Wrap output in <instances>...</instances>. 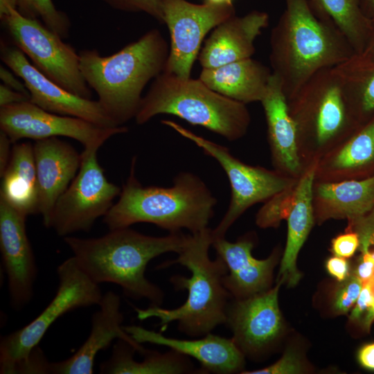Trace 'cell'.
<instances>
[{
  "label": "cell",
  "mask_w": 374,
  "mask_h": 374,
  "mask_svg": "<svg viewBox=\"0 0 374 374\" xmlns=\"http://www.w3.org/2000/svg\"><path fill=\"white\" fill-rule=\"evenodd\" d=\"M285 1L271 32L269 61L289 100L316 73L355 53L335 24L319 15L308 0Z\"/></svg>",
  "instance_id": "obj_1"
},
{
  "label": "cell",
  "mask_w": 374,
  "mask_h": 374,
  "mask_svg": "<svg viewBox=\"0 0 374 374\" xmlns=\"http://www.w3.org/2000/svg\"><path fill=\"white\" fill-rule=\"evenodd\" d=\"M187 235L180 231L166 236L142 234L129 227L109 230L101 237H64L79 266L96 283L119 285L128 296L146 299L160 305L161 289L148 280L145 271L148 262L167 252L178 253Z\"/></svg>",
  "instance_id": "obj_2"
},
{
  "label": "cell",
  "mask_w": 374,
  "mask_h": 374,
  "mask_svg": "<svg viewBox=\"0 0 374 374\" xmlns=\"http://www.w3.org/2000/svg\"><path fill=\"white\" fill-rule=\"evenodd\" d=\"M170 48L157 29H152L116 53L102 56L96 49L79 52L80 67L98 101L118 126L133 118L148 82L163 72Z\"/></svg>",
  "instance_id": "obj_3"
},
{
  "label": "cell",
  "mask_w": 374,
  "mask_h": 374,
  "mask_svg": "<svg viewBox=\"0 0 374 374\" xmlns=\"http://www.w3.org/2000/svg\"><path fill=\"white\" fill-rule=\"evenodd\" d=\"M136 158L118 200L104 216L109 230L139 222L152 223L171 232L186 229L191 233L208 228L217 199L196 175L181 172L170 187L144 186L135 176Z\"/></svg>",
  "instance_id": "obj_4"
},
{
  "label": "cell",
  "mask_w": 374,
  "mask_h": 374,
  "mask_svg": "<svg viewBox=\"0 0 374 374\" xmlns=\"http://www.w3.org/2000/svg\"><path fill=\"white\" fill-rule=\"evenodd\" d=\"M212 242V230L209 228L187 235L177 258L167 262V265L178 263L190 272L189 278L175 276L171 278L175 288L188 291L186 302L170 310L157 305L147 309L136 308L140 320L158 318L163 330L170 323L177 321L179 330L193 337L206 335L217 326L226 323L230 294L224 285L223 278L228 269L220 256L215 260L210 258Z\"/></svg>",
  "instance_id": "obj_5"
},
{
  "label": "cell",
  "mask_w": 374,
  "mask_h": 374,
  "mask_svg": "<svg viewBox=\"0 0 374 374\" xmlns=\"http://www.w3.org/2000/svg\"><path fill=\"white\" fill-rule=\"evenodd\" d=\"M159 114L176 116L229 141L242 137L250 121L245 104L213 91L199 79H182L163 71L142 98L134 118L143 125Z\"/></svg>",
  "instance_id": "obj_6"
},
{
  "label": "cell",
  "mask_w": 374,
  "mask_h": 374,
  "mask_svg": "<svg viewBox=\"0 0 374 374\" xmlns=\"http://www.w3.org/2000/svg\"><path fill=\"white\" fill-rule=\"evenodd\" d=\"M57 292L45 309L28 324L1 339V373L15 374L58 318L77 308L99 304L103 294L99 284L84 271L73 256L57 267Z\"/></svg>",
  "instance_id": "obj_7"
},
{
  "label": "cell",
  "mask_w": 374,
  "mask_h": 374,
  "mask_svg": "<svg viewBox=\"0 0 374 374\" xmlns=\"http://www.w3.org/2000/svg\"><path fill=\"white\" fill-rule=\"evenodd\" d=\"M12 44L41 73L68 91L91 99V88L80 67L79 53L38 19L11 9L0 17Z\"/></svg>",
  "instance_id": "obj_8"
},
{
  "label": "cell",
  "mask_w": 374,
  "mask_h": 374,
  "mask_svg": "<svg viewBox=\"0 0 374 374\" xmlns=\"http://www.w3.org/2000/svg\"><path fill=\"white\" fill-rule=\"evenodd\" d=\"M98 148H84L78 174L57 201L48 228L62 237L88 231L105 216L121 188L109 182L97 159Z\"/></svg>",
  "instance_id": "obj_9"
},
{
  "label": "cell",
  "mask_w": 374,
  "mask_h": 374,
  "mask_svg": "<svg viewBox=\"0 0 374 374\" xmlns=\"http://www.w3.org/2000/svg\"><path fill=\"white\" fill-rule=\"evenodd\" d=\"M161 123L193 142L204 153L215 159L226 172L231 185V199L224 217L212 230L213 238H225L229 229L251 206L286 190L288 182L276 174L260 167L247 165L233 157L222 145L197 135L172 121Z\"/></svg>",
  "instance_id": "obj_10"
},
{
  "label": "cell",
  "mask_w": 374,
  "mask_h": 374,
  "mask_svg": "<svg viewBox=\"0 0 374 374\" xmlns=\"http://www.w3.org/2000/svg\"><path fill=\"white\" fill-rule=\"evenodd\" d=\"M288 102L298 137L310 134L319 145L344 132L354 116L332 67L316 73Z\"/></svg>",
  "instance_id": "obj_11"
},
{
  "label": "cell",
  "mask_w": 374,
  "mask_h": 374,
  "mask_svg": "<svg viewBox=\"0 0 374 374\" xmlns=\"http://www.w3.org/2000/svg\"><path fill=\"white\" fill-rule=\"evenodd\" d=\"M163 24L170 35V47L163 72L189 78L195 60L206 34L235 15L233 6L186 0H161Z\"/></svg>",
  "instance_id": "obj_12"
},
{
  "label": "cell",
  "mask_w": 374,
  "mask_h": 374,
  "mask_svg": "<svg viewBox=\"0 0 374 374\" xmlns=\"http://www.w3.org/2000/svg\"><path fill=\"white\" fill-rule=\"evenodd\" d=\"M0 127L11 142L66 136L84 148H98L110 137L127 132L125 126L104 127L77 117L47 112L30 100L0 107Z\"/></svg>",
  "instance_id": "obj_13"
},
{
  "label": "cell",
  "mask_w": 374,
  "mask_h": 374,
  "mask_svg": "<svg viewBox=\"0 0 374 374\" xmlns=\"http://www.w3.org/2000/svg\"><path fill=\"white\" fill-rule=\"evenodd\" d=\"M0 57L7 67L23 80L33 104L47 112L77 117L101 127H119L98 100L80 97L50 80L15 46L1 40Z\"/></svg>",
  "instance_id": "obj_14"
},
{
  "label": "cell",
  "mask_w": 374,
  "mask_h": 374,
  "mask_svg": "<svg viewBox=\"0 0 374 374\" xmlns=\"http://www.w3.org/2000/svg\"><path fill=\"white\" fill-rule=\"evenodd\" d=\"M26 217L0 199V251L10 303L17 310L33 298L37 268L26 229Z\"/></svg>",
  "instance_id": "obj_15"
},
{
  "label": "cell",
  "mask_w": 374,
  "mask_h": 374,
  "mask_svg": "<svg viewBox=\"0 0 374 374\" xmlns=\"http://www.w3.org/2000/svg\"><path fill=\"white\" fill-rule=\"evenodd\" d=\"M279 281L273 289L228 306L226 322L233 332L239 349L256 352L273 342L280 335L282 317L278 308Z\"/></svg>",
  "instance_id": "obj_16"
},
{
  "label": "cell",
  "mask_w": 374,
  "mask_h": 374,
  "mask_svg": "<svg viewBox=\"0 0 374 374\" xmlns=\"http://www.w3.org/2000/svg\"><path fill=\"white\" fill-rule=\"evenodd\" d=\"M98 305L99 309L92 316L91 332L86 341L68 359L52 362L51 374L93 373L96 355L115 339L126 341L140 353L146 350L122 326L123 315L117 294L112 291L103 294Z\"/></svg>",
  "instance_id": "obj_17"
},
{
  "label": "cell",
  "mask_w": 374,
  "mask_h": 374,
  "mask_svg": "<svg viewBox=\"0 0 374 374\" xmlns=\"http://www.w3.org/2000/svg\"><path fill=\"white\" fill-rule=\"evenodd\" d=\"M33 150L39 190V213L48 228L57 201L80 168L81 154L57 137L36 141Z\"/></svg>",
  "instance_id": "obj_18"
},
{
  "label": "cell",
  "mask_w": 374,
  "mask_h": 374,
  "mask_svg": "<svg viewBox=\"0 0 374 374\" xmlns=\"http://www.w3.org/2000/svg\"><path fill=\"white\" fill-rule=\"evenodd\" d=\"M268 24L267 13L253 10L243 17L234 15L217 25L198 55L202 69L251 57L255 40Z\"/></svg>",
  "instance_id": "obj_19"
},
{
  "label": "cell",
  "mask_w": 374,
  "mask_h": 374,
  "mask_svg": "<svg viewBox=\"0 0 374 374\" xmlns=\"http://www.w3.org/2000/svg\"><path fill=\"white\" fill-rule=\"evenodd\" d=\"M139 344L150 343L170 348L197 360L207 371L226 374L236 372L244 364V357L233 339L207 334L197 339H178L136 326H123Z\"/></svg>",
  "instance_id": "obj_20"
},
{
  "label": "cell",
  "mask_w": 374,
  "mask_h": 374,
  "mask_svg": "<svg viewBox=\"0 0 374 374\" xmlns=\"http://www.w3.org/2000/svg\"><path fill=\"white\" fill-rule=\"evenodd\" d=\"M212 247L225 262L228 271L223 283L230 295L237 299L263 292L269 283L276 257L266 259L253 257V243L248 239L231 242L225 238H213Z\"/></svg>",
  "instance_id": "obj_21"
},
{
  "label": "cell",
  "mask_w": 374,
  "mask_h": 374,
  "mask_svg": "<svg viewBox=\"0 0 374 374\" xmlns=\"http://www.w3.org/2000/svg\"><path fill=\"white\" fill-rule=\"evenodd\" d=\"M271 75V69L250 57L202 69L199 79L213 91L246 104L260 102Z\"/></svg>",
  "instance_id": "obj_22"
},
{
  "label": "cell",
  "mask_w": 374,
  "mask_h": 374,
  "mask_svg": "<svg viewBox=\"0 0 374 374\" xmlns=\"http://www.w3.org/2000/svg\"><path fill=\"white\" fill-rule=\"evenodd\" d=\"M267 123L268 136L276 161L291 172L300 168L296 124L279 79L273 73L260 100Z\"/></svg>",
  "instance_id": "obj_23"
},
{
  "label": "cell",
  "mask_w": 374,
  "mask_h": 374,
  "mask_svg": "<svg viewBox=\"0 0 374 374\" xmlns=\"http://www.w3.org/2000/svg\"><path fill=\"white\" fill-rule=\"evenodd\" d=\"M0 199L27 217L39 213V190L33 145L15 143L3 175Z\"/></svg>",
  "instance_id": "obj_24"
},
{
  "label": "cell",
  "mask_w": 374,
  "mask_h": 374,
  "mask_svg": "<svg viewBox=\"0 0 374 374\" xmlns=\"http://www.w3.org/2000/svg\"><path fill=\"white\" fill-rule=\"evenodd\" d=\"M315 169L312 167L294 190L293 204L287 216V240L279 271L280 281L296 285L301 274L296 269L299 252L313 224L312 185Z\"/></svg>",
  "instance_id": "obj_25"
},
{
  "label": "cell",
  "mask_w": 374,
  "mask_h": 374,
  "mask_svg": "<svg viewBox=\"0 0 374 374\" xmlns=\"http://www.w3.org/2000/svg\"><path fill=\"white\" fill-rule=\"evenodd\" d=\"M317 193L325 218L353 220L374 208V176L359 181L322 184Z\"/></svg>",
  "instance_id": "obj_26"
},
{
  "label": "cell",
  "mask_w": 374,
  "mask_h": 374,
  "mask_svg": "<svg viewBox=\"0 0 374 374\" xmlns=\"http://www.w3.org/2000/svg\"><path fill=\"white\" fill-rule=\"evenodd\" d=\"M136 348L126 341L118 339L111 357L100 366V373L108 374H178L190 371L185 355L175 350L159 353L145 350L141 362L133 358Z\"/></svg>",
  "instance_id": "obj_27"
},
{
  "label": "cell",
  "mask_w": 374,
  "mask_h": 374,
  "mask_svg": "<svg viewBox=\"0 0 374 374\" xmlns=\"http://www.w3.org/2000/svg\"><path fill=\"white\" fill-rule=\"evenodd\" d=\"M332 69L353 115L374 112V57L354 53Z\"/></svg>",
  "instance_id": "obj_28"
},
{
  "label": "cell",
  "mask_w": 374,
  "mask_h": 374,
  "mask_svg": "<svg viewBox=\"0 0 374 374\" xmlns=\"http://www.w3.org/2000/svg\"><path fill=\"white\" fill-rule=\"evenodd\" d=\"M320 15L330 19L345 35L355 53L363 51L371 21L363 12L359 0H308Z\"/></svg>",
  "instance_id": "obj_29"
},
{
  "label": "cell",
  "mask_w": 374,
  "mask_h": 374,
  "mask_svg": "<svg viewBox=\"0 0 374 374\" xmlns=\"http://www.w3.org/2000/svg\"><path fill=\"white\" fill-rule=\"evenodd\" d=\"M374 160V117L356 133L335 157L339 169L362 167Z\"/></svg>",
  "instance_id": "obj_30"
},
{
  "label": "cell",
  "mask_w": 374,
  "mask_h": 374,
  "mask_svg": "<svg viewBox=\"0 0 374 374\" xmlns=\"http://www.w3.org/2000/svg\"><path fill=\"white\" fill-rule=\"evenodd\" d=\"M17 10L26 17L42 21L62 39L68 37L70 20L64 12L55 8L52 0H18Z\"/></svg>",
  "instance_id": "obj_31"
},
{
  "label": "cell",
  "mask_w": 374,
  "mask_h": 374,
  "mask_svg": "<svg viewBox=\"0 0 374 374\" xmlns=\"http://www.w3.org/2000/svg\"><path fill=\"white\" fill-rule=\"evenodd\" d=\"M285 190L272 197L258 212L256 223L259 226H276L282 219L287 218L293 204L294 191L286 194Z\"/></svg>",
  "instance_id": "obj_32"
},
{
  "label": "cell",
  "mask_w": 374,
  "mask_h": 374,
  "mask_svg": "<svg viewBox=\"0 0 374 374\" xmlns=\"http://www.w3.org/2000/svg\"><path fill=\"white\" fill-rule=\"evenodd\" d=\"M362 288V281L355 274L348 276L335 295V310L340 313H346L356 303Z\"/></svg>",
  "instance_id": "obj_33"
},
{
  "label": "cell",
  "mask_w": 374,
  "mask_h": 374,
  "mask_svg": "<svg viewBox=\"0 0 374 374\" xmlns=\"http://www.w3.org/2000/svg\"><path fill=\"white\" fill-rule=\"evenodd\" d=\"M112 8L128 12H144L163 24L161 0H102Z\"/></svg>",
  "instance_id": "obj_34"
},
{
  "label": "cell",
  "mask_w": 374,
  "mask_h": 374,
  "mask_svg": "<svg viewBox=\"0 0 374 374\" xmlns=\"http://www.w3.org/2000/svg\"><path fill=\"white\" fill-rule=\"evenodd\" d=\"M350 319L359 323L364 330H369L374 320V296L367 284L362 292L350 315Z\"/></svg>",
  "instance_id": "obj_35"
},
{
  "label": "cell",
  "mask_w": 374,
  "mask_h": 374,
  "mask_svg": "<svg viewBox=\"0 0 374 374\" xmlns=\"http://www.w3.org/2000/svg\"><path fill=\"white\" fill-rule=\"evenodd\" d=\"M302 365L298 354L293 350H287L276 363L267 367L242 372L244 374H294L302 371Z\"/></svg>",
  "instance_id": "obj_36"
},
{
  "label": "cell",
  "mask_w": 374,
  "mask_h": 374,
  "mask_svg": "<svg viewBox=\"0 0 374 374\" xmlns=\"http://www.w3.org/2000/svg\"><path fill=\"white\" fill-rule=\"evenodd\" d=\"M52 362L48 361L43 351L37 346L35 347L27 359L19 366L16 373H51Z\"/></svg>",
  "instance_id": "obj_37"
},
{
  "label": "cell",
  "mask_w": 374,
  "mask_h": 374,
  "mask_svg": "<svg viewBox=\"0 0 374 374\" xmlns=\"http://www.w3.org/2000/svg\"><path fill=\"white\" fill-rule=\"evenodd\" d=\"M359 247L357 233L340 235L332 240V250L336 256L347 258L351 257Z\"/></svg>",
  "instance_id": "obj_38"
},
{
  "label": "cell",
  "mask_w": 374,
  "mask_h": 374,
  "mask_svg": "<svg viewBox=\"0 0 374 374\" xmlns=\"http://www.w3.org/2000/svg\"><path fill=\"white\" fill-rule=\"evenodd\" d=\"M326 269L339 282H343L348 276L349 265L344 258L336 256L329 258L326 262Z\"/></svg>",
  "instance_id": "obj_39"
},
{
  "label": "cell",
  "mask_w": 374,
  "mask_h": 374,
  "mask_svg": "<svg viewBox=\"0 0 374 374\" xmlns=\"http://www.w3.org/2000/svg\"><path fill=\"white\" fill-rule=\"evenodd\" d=\"M17 75L3 65L0 66V78L3 84L13 90L25 94L30 98V93L24 82L17 78Z\"/></svg>",
  "instance_id": "obj_40"
},
{
  "label": "cell",
  "mask_w": 374,
  "mask_h": 374,
  "mask_svg": "<svg viewBox=\"0 0 374 374\" xmlns=\"http://www.w3.org/2000/svg\"><path fill=\"white\" fill-rule=\"evenodd\" d=\"M373 271L374 258L368 253H362L355 274L362 281L364 285L368 282Z\"/></svg>",
  "instance_id": "obj_41"
},
{
  "label": "cell",
  "mask_w": 374,
  "mask_h": 374,
  "mask_svg": "<svg viewBox=\"0 0 374 374\" xmlns=\"http://www.w3.org/2000/svg\"><path fill=\"white\" fill-rule=\"evenodd\" d=\"M29 100L30 98L25 94L3 84L0 85V107Z\"/></svg>",
  "instance_id": "obj_42"
},
{
  "label": "cell",
  "mask_w": 374,
  "mask_h": 374,
  "mask_svg": "<svg viewBox=\"0 0 374 374\" xmlns=\"http://www.w3.org/2000/svg\"><path fill=\"white\" fill-rule=\"evenodd\" d=\"M11 141L8 136L2 130L0 131V175L6 169L11 157Z\"/></svg>",
  "instance_id": "obj_43"
},
{
  "label": "cell",
  "mask_w": 374,
  "mask_h": 374,
  "mask_svg": "<svg viewBox=\"0 0 374 374\" xmlns=\"http://www.w3.org/2000/svg\"><path fill=\"white\" fill-rule=\"evenodd\" d=\"M357 357L363 367L374 371V343L363 346L359 350Z\"/></svg>",
  "instance_id": "obj_44"
},
{
  "label": "cell",
  "mask_w": 374,
  "mask_h": 374,
  "mask_svg": "<svg viewBox=\"0 0 374 374\" xmlns=\"http://www.w3.org/2000/svg\"><path fill=\"white\" fill-rule=\"evenodd\" d=\"M357 233L359 236V248L362 252L368 253L374 258V232L359 231Z\"/></svg>",
  "instance_id": "obj_45"
},
{
  "label": "cell",
  "mask_w": 374,
  "mask_h": 374,
  "mask_svg": "<svg viewBox=\"0 0 374 374\" xmlns=\"http://www.w3.org/2000/svg\"><path fill=\"white\" fill-rule=\"evenodd\" d=\"M355 220V232H374V208L365 215Z\"/></svg>",
  "instance_id": "obj_46"
},
{
  "label": "cell",
  "mask_w": 374,
  "mask_h": 374,
  "mask_svg": "<svg viewBox=\"0 0 374 374\" xmlns=\"http://www.w3.org/2000/svg\"><path fill=\"white\" fill-rule=\"evenodd\" d=\"M371 28L369 36L362 53L367 56L374 57V17L371 19Z\"/></svg>",
  "instance_id": "obj_47"
},
{
  "label": "cell",
  "mask_w": 374,
  "mask_h": 374,
  "mask_svg": "<svg viewBox=\"0 0 374 374\" xmlns=\"http://www.w3.org/2000/svg\"><path fill=\"white\" fill-rule=\"evenodd\" d=\"M18 0H0V17L11 9H17Z\"/></svg>",
  "instance_id": "obj_48"
},
{
  "label": "cell",
  "mask_w": 374,
  "mask_h": 374,
  "mask_svg": "<svg viewBox=\"0 0 374 374\" xmlns=\"http://www.w3.org/2000/svg\"><path fill=\"white\" fill-rule=\"evenodd\" d=\"M361 8L370 19L374 17V0H359Z\"/></svg>",
  "instance_id": "obj_49"
},
{
  "label": "cell",
  "mask_w": 374,
  "mask_h": 374,
  "mask_svg": "<svg viewBox=\"0 0 374 374\" xmlns=\"http://www.w3.org/2000/svg\"><path fill=\"white\" fill-rule=\"evenodd\" d=\"M205 2L215 5L233 6V0H205Z\"/></svg>",
  "instance_id": "obj_50"
},
{
  "label": "cell",
  "mask_w": 374,
  "mask_h": 374,
  "mask_svg": "<svg viewBox=\"0 0 374 374\" xmlns=\"http://www.w3.org/2000/svg\"><path fill=\"white\" fill-rule=\"evenodd\" d=\"M366 284L368 285L369 289H370L373 296H374V271H373V274L371 278H370V280H368V282Z\"/></svg>",
  "instance_id": "obj_51"
}]
</instances>
